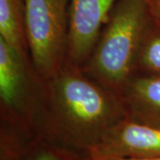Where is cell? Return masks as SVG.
<instances>
[{"instance_id": "3", "label": "cell", "mask_w": 160, "mask_h": 160, "mask_svg": "<svg viewBox=\"0 0 160 160\" xmlns=\"http://www.w3.org/2000/svg\"><path fill=\"white\" fill-rule=\"evenodd\" d=\"M25 33L36 72L50 80L67 61L69 0H24Z\"/></svg>"}, {"instance_id": "9", "label": "cell", "mask_w": 160, "mask_h": 160, "mask_svg": "<svg viewBox=\"0 0 160 160\" xmlns=\"http://www.w3.org/2000/svg\"><path fill=\"white\" fill-rule=\"evenodd\" d=\"M21 160H89L86 155L67 149L41 137L29 145Z\"/></svg>"}, {"instance_id": "1", "label": "cell", "mask_w": 160, "mask_h": 160, "mask_svg": "<svg viewBox=\"0 0 160 160\" xmlns=\"http://www.w3.org/2000/svg\"><path fill=\"white\" fill-rule=\"evenodd\" d=\"M50 115L38 135L86 155L116 123L127 118L123 103L79 69H62L51 79Z\"/></svg>"}, {"instance_id": "4", "label": "cell", "mask_w": 160, "mask_h": 160, "mask_svg": "<svg viewBox=\"0 0 160 160\" xmlns=\"http://www.w3.org/2000/svg\"><path fill=\"white\" fill-rule=\"evenodd\" d=\"M89 160L145 159L160 157V126L125 118L87 153Z\"/></svg>"}, {"instance_id": "10", "label": "cell", "mask_w": 160, "mask_h": 160, "mask_svg": "<svg viewBox=\"0 0 160 160\" xmlns=\"http://www.w3.org/2000/svg\"><path fill=\"white\" fill-rule=\"evenodd\" d=\"M137 63L143 69L160 75V35L143 39L138 55Z\"/></svg>"}, {"instance_id": "5", "label": "cell", "mask_w": 160, "mask_h": 160, "mask_svg": "<svg viewBox=\"0 0 160 160\" xmlns=\"http://www.w3.org/2000/svg\"><path fill=\"white\" fill-rule=\"evenodd\" d=\"M118 0H69L67 62L86 65Z\"/></svg>"}, {"instance_id": "7", "label": "cell", "mask_w": 160, "mask_h": 160, "mask_svg": "<svg viewBox=\"0 0 160 160\" xmlns=\"http://www.w3.org/2000/svg\"><path fill=\"white\" fill-rule=\"evenodd\" d=\"M25 63L17 52L0 38V97L10 115L21 109L26 86Z\"/></svg>"}, {"instance_id": "2", "label": "cell", "mask_w": 160, "mask_h": 160, "mask_svg": "<svg viewBox=\"0 0 160 160\" xmlns=\"http://www.w3.org/2000/svg\"><path fill=\"white\" fill-rule=\"evenodd\" d=\"M149 14L148 0H118L115 5L85 65L109 91L122 92L132 78Z\"/></svg>"}, {"instance_id": "8", "label": "cell", "mask_w": 160, "mask_h": 160, "mask_svg": "<svg viewBox=\"0 0 160 160\" xmlns=\"http://www.w3.org/2000/svg\"><path fill=\"white\" fill-rule=\"evenodd\" d=\"M0 38L27 62L24 0H0Z\"/></svg>"}, {"instance_id": "11", "label": "cell", "mask_w": 160, "mask_h": 160, "mask_svg": "<svg viewBox=\"0 0 160 160\" xmlns=\"http://www.w3.org/2000/svg\"><path fill=\"white\" fill-rule=\"evenodd\" d=\"M148 2L151 15L160 21V0H148Z\"/></svg>"}, {"instance_id": "6", "label": "cell", "mask_w": 160, "mask_h": 160, "mask_svg": "<svg viewBox=\"0 0 160 160\" xmlns=\"http://www.w3.org/2000/svg\"><path fill=\"white\" fill-rule=\"evenodd\" d=\"M121 92L127 118L160 126V75L131 78Z\"/></svg>"}, {"instance_id": "12", "label": "cell", "mask_w": 160, "mask_h": 160, "mask_svg": "<svg viewBox=\"0 0 160 160\" xmlns=\"http://www.w3.org/2000/svg\"><path fill=\"white\" fill-rule=\"evenodd\" d=\"M121 160H160V157L153 158H145V159H121Z\"/></svg>"}]
</instances>
